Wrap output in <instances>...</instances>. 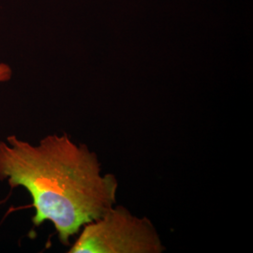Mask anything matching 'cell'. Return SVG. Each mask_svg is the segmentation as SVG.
Masks as SVG:
<instances>
[{
  "instance_id": "cell-2",
  "label": "cell",
  "mask_w": 253,
  "mask_h": 253,
  "mask_svg": "<svg viewBox=\"0 0 253 253\" xmlns=\"http://www.w3.org/2000/svg\"><path fill=\"white\" fill-rule=\"evenodd\" d=\"M162 239L147 217H139L117 206L83 226L70 253H162Z\"/></svg>"
},
{
  "instance_id": "cell-3",
  "label": "cell",
  "mask_w": 253,
  "mask_h": 253,
  "mask_svg": "<svg viewBox=\"0 0 253 253\" xmlns=\"http://www.w3.org/2000/svg\"><path fill=\"white\" fill-rule=\"evenodd\" d=\"M11 69L9 65L5 63H0V83L9 81L11 78Z\"/></svg>"
},
{
  "instance_id": "cell-1",
  "label": "cell",
  "mask_w": 253,
  "mask_h": 253,
  "mask_svg": "<svg viewBox=\"0 0 253 253\" xmlns=\"http://www.w3.org/2000/svg\"><path fill=\"white\" fill-rule=\"evenodd\" d=\"M0 181L28 191L33 223L52 222L63 245L117 203V177L102 174L97 154L66 133L46 136L38 145L14 135L0 141Z\"/></svg>"
}]
</instances>
